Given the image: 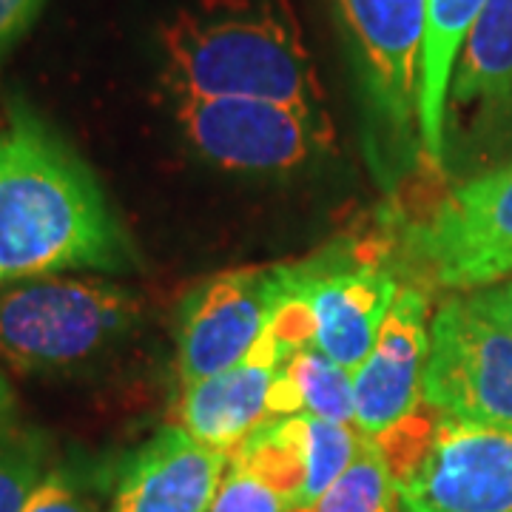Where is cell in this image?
I'll return each instance as SVG.
<instances>
[{"instance_id":"1","label":"cell","mask_w":512,"mask_h":512,"mask_svg":"<svg viewBox=\"0 0 512 512\" xmlns=\"http://www.w3.org/2000/svg\"><path fill=\"white\" fill-rule=\"evenodd\" d=\"M134 262V245L89 165L23 100H12L0 126L3 279L126 271Z\"/></svg>"},{"instance_id":"2","label":"cell","mask_w":512,"mask_h":512,"mask_svg":"<svg viewBox=\"0 0 512 512\" xmlns=\"http://www.w3.org/2000/svg\"><path fill=\"white\" fill-rule=\"evenodd\" d=\"M160 43L177 100L251 97L328 111L288 0H194L165 23Z\"/></svg>"},{"instance_id":"3","label":"cell","mask_w":512,"mask_h":512,"mask_svg":"<svg viewBox=\"0 0 512 512\" xmlns=\"http://www.w3.org/2000/svg\"><path fill=\"white\" fill-rule=\"evenodd\" d=\"M143 302L109 279L40 276L0 296V359L20 373L86 365L137 325Z\"/></svg>"},{"instance_id":"4","label":"cell","mask_w":512,"mask_h":512,"mask_svg":"<svg viewBox=\"0 0 512 512\" xmlns=\"http://www.w3.org/2000/svg\"><path fill=\"white\" fill-rule=\"evenodd\" d=\"M177 123L194 151L231 171H293L333 148L328 111L271 100L183 97L177 100Z\"/></svg>"},{"instance_id":"5","label":"cell","mask_w":512,"mask_h":512,"mask_svg":"<svg viewBox=\"0 0 512 512\" xmlns=\"http://www.w3.org/2000/svg\"><path fill=\"white\" fill-rule=\"evenodd\" d=\"M407 251L433 282L481 291L512 276V163L458 185L407 231Z\"/></svg>"},{"instance_id":"6","label":"cell","mask_w":512,"mask_h":512,"mask_svg":"<svg viewBox=\"0 0 512 512\" xmlns=\"http://www.w3.org/2000/svg\"><path fill=\"white\" fill-rule=\"evenodd\" d=\"M424 404L441 416L512 430V333L447 299L430 322Z\"/></svg>"},{"instance_id":"7","label":"cell","mask_w":512,"mask_h":512,"mask_svg":"<svg viewBox=\"0 0 512 512\" xmlns=\"http://www.w3.org/2000/svg\"><path fill=\"white\" fill-rule=\"evenodd\" d=\"M370 111L410 137L419 126L421 49L427 0H333Z\"/></svg>"},{"instance_id":"8","label":"cell","mask_w":512,"mask_h":512,"mask_svg":"<svg viewBox=\"0 0 512 512\" xmlns=\"http://www.w3.org/2000/svg\"><path fill=\"white\" fill-rule=\"evenodd\" d=\"M396 490L402 512H512V430L439 416L419 467Z\"/></svg>"},{"instance_id":"9","label":"cell","mask_w":512,"mask_h":512,"mask_svg":"<svg viewBox=\"0 0 512 512\" xmlns=\"http://www.w3.org/2000/svg\"><path fill=\"white\" fill-rule=\"evenodd\" d=\"M274 268L214 276L185 302L177 333V376L183 387L239 365L262 339L274 305Z\"/></svg>"},{"instance_id":"10","label":"cell","mask_w":512,"mask_h":512,"mask_svg":"<svg viewBox=\"0 0 512 512\" xmlns=\"http://www.w3.org/2000/svg\"><path fill=\"white\" fill-rule=\"evenodd\" d=\"M296 291L308 299L316 322L313 345L345 370H356L379 339L399 282L370 262L313 259L282 265Z\"/></svg>"},{"instance_id":"11","label":"cell","mask_w":512,"mask_h":512,"mask_svg":"<svg viewBox=\"0 0 512 512\" xmlns=\"http://www.w3.org/2000/svg\"><path fill=\"white\" fill-rule=\"evenodd\" d=\"M427 316V296L416 288H402L384 319L376 345L353 370V427L362 439H376L424 404V367L430 356Z\"/></svg>"},{"instance_id":"12","label":"cell","mask_w":512,"mask_h":512,"mask_svg":"<svg viewBox=\"0 0 512 512\" xmlns=\"http://www.w3.org/2000/svg\"><path fill=\"white\" fill-rule=\"evenodd\" d=\"M476 146H512V0H487L447 94L444 134Z\"/></svg>"},{"instance_id":"13","label":"cell","mask_w":512,"mask_h":512,"mask_svg":"<svg viewBox=\"0 0 512 512\" xmlns=\"http://www.w3.org/2000/svg\"><path fill=\"white\" fill-rule=\"evenodd\" d=\"M228 461L183 427H165L126 464L111 512H208Z\"/></svg>"},{"instance_id":"14","label":"cell","mask_w":512,"mask_h":512,"mask_svg":"<svg viewBox=\"0 0 512 512\" xmlns=\"http://www.w3.org/2000/svg\"><path fill=\"white\" fill-rule=\"evenodd\" d=\"M282 362V350L268 333H262L239 365L183 387V399L177 404L180 427L208 447L225 453L237 450L262 421L271 419L268 393Z\"/></svg>"},{"instance_id":"15","label":"cell","mask_w":512,"mask_h":512,"mask_svg":"<svg viewBox=\"0 0 512 512\" xmlns=\"http://www.w3.org/2000/svg\"><path fill=\"white\" fill-rule=\"evenodd\" d=\"M487 0H427L424 49H421L419 86V134L427 157L441 168L444 163V120L447 94L453 83L461 49L481 18Z\"/></svg>"},{"instance_id":"16","label":"cell","mask_w":512,"mask_h":512,"mask_svg":"<svg viewBox=\"0 0 512 512\" xmlns=\"http://www.w3.org/2000/svg\"><path fill=\"white\" fill-rule=\"evenodd\" d=\"M231 464L259 478L265 487L285 498L288 510L299 512L308 481V458L296 427V416L262 421L237 450H231Z\"/></svg>"},{"instance_id":"17","label":"cell","mask_w":512,"mask_h":512,"mask_svg":"<svg viewBox=\"0 0 512 512\" xmlns=\"http://www.w3.org/2000/svg\"><path fill=\"white\" fill-rule=\"evenodd\" d=\"M279 376L293 387L296 399L302 404V413L339 421V424H353L356 419L353 373L336 365L316 345L291 353L279 367Z\"/></svg>"},{"instance_id":"18","label":"cell","mask_w":512,"mask_h":512,"mask_svg":"<svg viewBox=\"0 0 512 512\" xmlns=\"http://www.w3.org/2000/svg\"><path fill=\"white\" fill-rule=\"evenodd\" d=\"M399 490L373 439L359 441L348 470L302 512H399Z\"/></svg>"},{"instance_id":"19","label":"cell","mask_w":512,"mask_h":512,"mask_svg":"<svg viewBox=\"0 0 512 512\" xmlns=\"http://www.w3.org/2000/svg\"><path fill=\"white\" fill-rule=\"evenodd\" d=\"M296 427H299L305 458H308V481H305V493L299 504V512H302L313 507L328 493L330 484L348 470L362 436L350 424L319 419L311 413H296Z\"/></svg>"},{"instance_id":"20","label":"cell","mask_w":512,"mask_h":512,"mask_svg":"<svg viewBox=\"0 0 512 512\" xmlns=\"http://www.w3.org/2000/svg\"><path fill=\"white\" fill-rule=\"evenodd\" d=\"M46 441L32 430L0 427V512H20L46 478Z\"/></svg>"},{"instance_id":"21","label":"cell","mask_w":512,"mask_h":512,"mask_svg":"<svg viewBox=\"0 0 512 512\" xmlns=\"http://www.w3.org/2000/svg\"><path fill=\"white\" fill-rule=\"evenodd\" d=\"M439 416L441 413L433 410V407H427V413L413 410V413H407L404 419H399L393 427H387L384 433H379L373 439L376 450L382 453L384 464H387V470H390V476H393L396 484L404 481L419 467V461L427 453L433 436H436Z\"/></svg>"},{"instance_id":"22","label":"cell","mask_w":512,"mask_h":512,"mask_svg":"<svg viewBox=\"0 0 512 512\" xmlns=\"http://www.w3.org/2000/svg\"><path fill=\"white\" fill-rule=\"evenodd\" d=\"M208 512H291L285 498L265 487L259 478L239 470L231 464L220 481V490L214 495Z\"/></svg>"},{"instance_id":"23","label":"cell","mask_w":512,"mask_h":512,"mask_svg":"<svg viewBox=\"0 0 512 512\" xmlns=\"http://www.w3.org/2000/svg\"><path fill=\"white\" fill-rule=\"evenodd\" d=\"M20 512H86V507L80 504L66 478L46 476Z\"/></svg>"},{"instance_id":"24","label":"cell","mask_w":512,"mask_h":512,"mask_svg":"<svg viewBox=\"0 0 512 512\" xmlns=\"http://www.w3.org/2000/svg\"><path fill=\"white\" fill-rule=\"evenodd\" d=\"M470 302V308L481 316H487L498 328L510 330L512 333V279L498 282L490 288H481L473 296H464Z\"/></svg>"},{"instance_id":"25","label":"cell","mask_w":512,"mask_h":512,"mask_svg":"<svg viewBox=\"0 0 512 512\" xmlns=\"http://www.w3.org/2000/svg\"><path fill=\"white\" fill-rule=\"evenodd\" d=\"M43 3L46 0H0V55L35 23Z\"/></svg>"},{"instance_id":"26","label":"cell","mask_w":512,"mask_h":512,"mask_svg":"<svg viewBox=\"0 0 512 512\" xmlns=\"http://www.w3.org/2000/svg\"><path fill=\"white\" fill-rule=\"evenodd\" d=\"M12 416H15V396H12L6 379L0 376V427H6Z\"/></svg>"},{"instance_id":"27","label":"cell","mask_w":512,"mask_h":512,"mask_svg":"<svg viewBox=\"0 0 512 512\" xmlns=\"http://www.w3.org/2000/svg\"><path fill=\"white\" fill-rule=\"evenodd\" d=\"M0 279H3V271H0Z\"/></svg>"}]
</instances>
